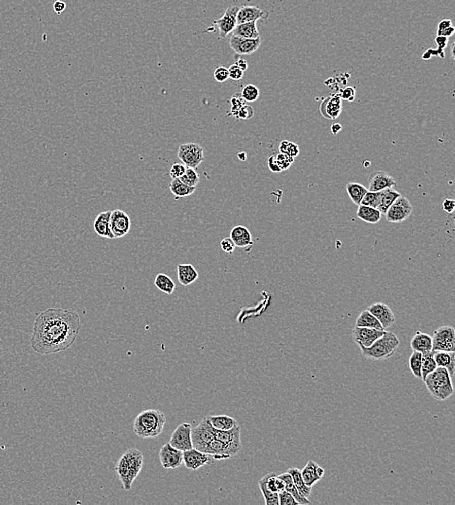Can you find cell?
<instances>
[{"instance_id": "obj_1", "label": "cell", "mask_w": 455, "mask_h": 505, "mask_svg": "<svg viewBox=\"0 0 455 505\" xmlns=\"http://www.w3.org/2000/svg\"><path fill=\"white\" fill-rule=\"evenodd\" d=\"M81 329L79 315L70 309L49 308L35 319L31 347L39 355H50L71 347Z\"/></svg>"}, {"instance_id": "obj_2", "label": "cell", "mask_w": 455, "mask_h": 505, "mask_svg": "<svg viewBox=\"0 0 455 505\" xmlns=\"http://www.w3.org/2000/svg\"><path fill=\"white\" fill-rule=\"evenodd\" d=\"M144 458L142 452L130 448L123 453L116 465V472L125 491H130L135 479L143 467Z\"/></svg>"}, {"instance_id": "obj_3", "label": "cell", "mask_w": 455, "mask_h": 505, "mask_svg": "<svg viewBox=\"0 0 455 505\" xmlns=\"http://www.w3.org/2000/svg\"><path fill=\"white\" fill-rule=\"evenodd\" d=\"M166 424V416L160 410L148 409L140 412L135 418L134 433L138 437L148 439L159 436Z\"/></svg>"}, {"instance_id": "obj_4", "label": "cell", "mask_w": 455, "mask_h": 505, "mask_svg": "<svg viewBox=\"0 0 455 505\" xmlns=\"http://www.w3.org/2000/svg\"><path fill=\"white\" fill-rule=\"evenodd\" d=\"M423 382L431 396L437 400L444 401L450 398L454 393L451 376L444 367L438 366L426 376Z\"/></svg>"}, {"instance_id": "obj_5", "label": "cell", "mask_w": 455, "mask_h": 505, "mask_svg": "<svg viewBox=\"0 0 455 505\" xmlns=\"http://www.w3.org/2000/svg\"><path fill=\"white\" fill-rule=\"evenodd\" d=\"M400 340L393 332L386 331L384 334L377 339L371 346L364 347L358 345L361 350L362 355L366 359L373 360H383L388 359L395 354L399 347Z\"/></svg>"}, {"instance_id": "obj_6", "label": "cell", "mask_w": 455, "mask_h": 505, "mask_svg": "<svg viewBox=\"0 0 455 505\" xmlns=\"http://www.w3.org/2000/svg\"><path fill=\"white\" fill-rule=\"evenodd\" d=\"M214 433H215V438H217L219 441L222 442L229 458L239 454V452L242 449L240 425L226 431L215 429Z\"/></svg>"}, {"instance_id": "obj_7", "label": "cell", "mask_w": 455, "mask_h": 505, "mask_svg": "<svg viewBox=\"0 0 455 505\" xmlns=\"http://www.w3.org/2000/svg\"><path fill=\"white\" fill-rule=\"evenodd\" d=\"M179 159L186 167L197 169L204 161V149L198 143H186L179 147Z\"/></svg>"}, {"instance_id": "obj_8", "label": "cell", "mask_w": 455, "mask_h": 505, "mask_svg": "<svg viewBox=\"0 0 455 505\" xmlns=\"http://www.w3.org/2000/svg\"><path fill=\"white\" fill-rule=\"evenodd\" d=\"M455 351V330L452 326H443L434 331L432 336V352Z\"/></svg>"}, {"instance_id": "obj_9", "label": "cell", "mask_w": 455, "mask_h": 505, "mask_svg": "<svg viewBox=\"0 0 455 505\" xmlns=\"http://www.w3.org/2000/svg\"><path fill=\"white\" fill-rule=\"evenodd\" d=\"M215 429L210 426L206 418H203L197 427L191 428L192 447L205 453L208 444L215 438Z\"/></svg>"}, {"instance_id": "obj_10", "label": "cell", "mask_w": 455, "mask_h": 505, "mask_svg": "<svg viewBox=\"0 0 455 505\" xmlns=\"http://www.w3.org/2000/svg\"><path fill=\"white\" fill-rule=\"evenodd\" d=\"M412 210L413 208L409 199L406 198L405 196L400 195L399 197L391 204V206L389 207L384 215L389 223L398 224L406 221L411 216Z\"/></svg>"}, {"instance_id": "obj_11", "label": "cell", "mask_w": 455, "mask_h": 505, "mask_svg": "<svg viewBox=\"0 0 455 505\" xmlns=\"http://www.w3.org/2000/svg\"><path fill=\"white\" fill-rule=\"evenodd\" d=\"M131 228V220L128 214L123 210L116 209L111 211L110 229L114 238H122L127 235Z\"/></svg>"}, {"instance_id": "obj_12", "label": "cell", "mask_w": 455, "mask_h": 505, "mask_svg": "<svg viewBox=\"0 0 455 505\" xmlns=\"http://www.w3.org/2000/svg\"><path fill=\"white\" fill-rule=\"evenodd\" d=\"M214 460L210 454L194 448L183 452V463L189 470H197L203 466L211 464Z\"/></svg>"}, {"instance_id": "obj_13", "label": "cell", "mask_w": 455, "mask_h": 505, "mask_svg": "<svg viewBox=\"0 0 455 505\" xmlns=\"http://www.w3.org/2000/svg\"><path fill=\"white\" fill-rule=\"evenodd\" d=\"M191 425L188 423H183L179 425L172 433L169 443L176 449L180 451H187L191 449L192 441H191Z\"/></svg>"}, {"instance_id": "obj_14", "label": "cell", "mask_w": 455, "mask_h": 505, "mask_svg": "<svg viewBox=\"0 0 455 505\" xmlns=\"http://www.w3.org/2000/svg\"><path fill=\"white\" fill-rule=\"evenodd\" d=\"M261 44L260 37L258 38H243L232 35L229 40L230 48L239 56H250L254 54Z\"/></svg>"}, {"instance_id": "obj_15", "label": "cell", "mask_w": 455, "mask_h": 505, "mask_svg": "<svg viewBox=\"0 0 455 505\" xmlns=\"http://www.w3.org/2000/svg\"><path fill=\"white\" fill-rule=\"evenodd\" d=\"M159 460L163 468L176 469L183 463V451L174 448L168 442L159 451Z\"/></svg>"}, {"instance_id": "obj_16", "label": "cell", "mask_w": 455, "mask_h": 505, "mask_svg": "<svg viewBox=\"0 0 455 505\" xmlns=\"http://www.w3.org/2000/svg\"><path fill=\"white\" fill-rule=\"evenodd\" d=\"M240 7L232 5L226 9L221 19L214 22V24L218 26L220 31V38H224L228 34L232 33L234 28L237 25V14Z\"/></svg>"}, {"instance_id": "obj_17", "label": "cell", "mask_w": 455, "mask_h": 505, "mask_svg": "<svg viewBox=\"0 0 455 505\" xmlns=\"http://www.w3.org/2000/svg\"><path fill=\"white\" fill-rule=\"evenodd\" d=\"M386 330H378L370 327H358L356 326L353 330V339L357 345H362L364 347L371 346L377 339L384 334Z\"/></svg>"}, {"instance_id": "obj_18", "label": "cell", "mask_w": 455, "mask_h": 505, "mask_svg": "<svg viewBox=\"0 0 455 505\" xmlns=\"http://www.w3.org/2000/svg\"><path fill=\"white\" fill-rule=\"evenodd\" d=\"M396 186V182L392 176H390L386 171L379 170L375 171L370 175L369 178V191H380L393 188Z\"/></svg>"}, {"instance_id": "obj_19", "label": "cell", "mask_w": 455, "mask_h": 505, "mask_svg": "<svg viewBox=\"0 0 455 505\" xmlns=\"http://www.w3.org/2000/svg\"><path fill=\"white\" fill-rule=\"evenodd\" d=\"M377 319V321L381 324L382 327L386 329L390 327L395 323V316L389 306L383 302H376L370 305L367 309Z\"/></svg>"}, {"instance_id": "obj_20", "label": "cell", "mask_w": 455, "mask_h": 505, "mask_svg": "<svg viewBox=\"0 0 455 505\" xmlns=\"http://www.w3.org/2000/svg\"><path fill=\"white\" fill-rule=\"evenodd\" d=\"M269 17V12L263 10L257 6L244 5L240 7L237 14V24L251 22H257L258 20H265Z\"/></svg>"}, {"instance_id": "obj_21", "label": "cell", "mask_w": 455, "mask_h": 505, "mask_svg": "<svg viewBox=\"0 0 455 505\" xmlns=\"http://www.w3.org/2000/svg\"><path fill=\"white\" fill-rule=\"evenodd\" d=\"M343 104L340 95L335 94L322 101L320 106V111L322 116L327 120H335L342 113Z\"/></svg>"}, {"instance_id": "obj_22", "label": "cell", "mask_w": 455, "mask_h": 505, "mask_svg": "<svg viewBox=\"0 0 455 505\" xmlns=\"http://www.w3.org/2000/svg\"><path fill=\"white\" fill-rule=\"evenodd\" d=\"M301 475L305 484L308 487L312 488L323 477L324 469L316 461L311 460L308 461L304 469L301 472Z\"/></svg>"}, {"instance_id": "obj_23", "label": "cell", "mask_w": 455, "mask_h": 505, "mask_svg": "<svg viewBox=\"0 0 455 505\" xmlns=\"http://www.w3.org/2000/svg\"><path fill=\"white\" fill-rule=\"evenodd\" d=\"M110 216H111V211L101 212L95 218V221L93 223V228L97 235L104 238L115 239L110 229Z\"/></svg>"}, {"instance_id": "obj_24", "label": "cell", "mask_w": 455, "mask_h": 505, "mask_svg": "<svg viewBox=\"0 0 455 505\" xmlns=\"http://www.w3.org/2000/svg\"><path fill=\"white\" fill-rule=\"evenodd\" d=\"M214 429L226 431L239 426L237 420L227 415H209L205 417Z\"/></svg>"}, {"instance_id": "obj_25", "label": "cell", "mask_w": 455, "mask_h": 505, "mask_svg": "<svg viewBox=\"0 0 455 505\" xmlns=\"http://www.w3.org/2000/svg\"><path fill=\"white\" fill-rule=\"evenodd\" d=\"M230 238L236 247L247 248L253 245V238L250 230L244 225H236L231 229Z\"/></svg>"}, {"instance_id": "obj_26", "label": "cell", "mask_w": 455, "mask_h": 505, "mask_svg": "<svg viewBox=\"0 0 455 505\" xmlns=\"http://www.w3.org/2000/svg\"><path fill=\"white\" fill-rule=\"evenodd\" d=\"M433 358L437 366L444 367L445 369H447L450 376L452 377L455 371L454 352L436 351V352H433Z\"/></svg>"}, {"instance_id": "obj_27", "label": "cell", "mask_w": 455, "mask_h": 505, "mask_svg": "<svg viewBox=\"0 0 455 505\" xmlns=\"http://www.w3.org/2000/svg\"><path fill=\"white\" fill-rule=\"evenodd\" d=\"M411 346L413 351L419 352L422 355L432 352V336L417 331L411 339Z\"/></svg>"}, {"instance_id": "obj_28", "label": "cell", "mask_w": 455, "mask_h": 505, "mask_svg": "<svg viewBox=\"0 0 455 505\" xmlns=\"http://www.w3.org/2000/svg\"><path fill=\"white\" fill-rule=\"evenodd\" d=\"M177 275L181 285L189 286L198 279L199 274L191 264H179L177 266Z\"/></svg>"}, {"instance_id": "obj_29", "label": "cell", "mask_w": 455, "mask_h": 505, "mask_svg": "<svg viewBox=\"0 0 455 505\" xmlns=\"http://www.w3.org/2000/svg\"><path fill=\"white\" fill-rule=\"evenodd\" d=\"M278 478H281L283 480V482L285 483V490L287 492H289V494H291L294 499L298 502L299 505H307L311 504V501L309 500V498H306L304 497L302 494H300L298 492V490L296 489L294 483L292 481V478H291V475L289 474V472H285V473H282L277 476Z\"/></svg>"}, {"instance_id": "obj_30", "label": "cell", "mask_w": 455, "mask_h": 505, "mask_svg": "<svg viewBox=\"0 0 455 505\" xmlns=\"http://www.w3.org/2000/svg\"><path fill=\"white\" fill-rule=\"evenodd\" d=\"M357 218L362 220L363 222H366L369 224H377L380 219H381V213L377 210V208H373L370 206L365 205H359L357 212H356Z\"/></svg>"}, {"instance_id": "obj_31", "label": "cell", "mask_w": 455, "mask_h": 505, "mask_svg": "<svg viewBox=\"0 0 455 505\" xmlns=\"http://www.w3.org/2000/svg\"><path fill=\"white\" fill-rule=\"evenodd\" d=\"M400 195H401V193L395 191L393 188H389V189L381 191V195H380V198H379L378 205L377 207V210L381 213V215H384L389 207L391 206V204L395 201Z\"/></svg>"}, {"instance_id": "obj_32", "label": "cell", "mask_w": 455, "mask_h": 505, "mask_svg": "<svg viewBox=\"0 0 455 505\" xmlns=\"http://www.w3.org/2000/svg\"><path fill=\"white\" fill-rule=\"evenodd\" d=\"M232 35L243 37V38H258V37H260V34L257 29L256 22L237 24L232 31Z\"/></svg>"}, {"instance_id": "obj_33", "label": "cell", "mask_w": 455, "mask_h": 505, "mask_svg": "<svg viewBox=\"0 0 455 505\" xmlns=\"http://www.w3.org/2000/svg\"><path fill=\"white\" fill-rule=\"evenodd\" d=\"M356 326L376 328L378 330H386L381 326V324L377 321V318L368 310L362 311L358 316V318L356 319Z\"/></svg>"}, {"instance_id": "obj_34", "label": "cell", "mask_w": 455, "mask_h": 505, "mask_svg": "<svg viewBox=\"0 0 455 505\" xmlns=\"http://www.w3.org/2000/svg\"><path fill=\"white\" fill-rule=\"evenodd\" d=\"M196 190V187H189L180 179H173L170 183V191L176 198L187 197Z\"/></svg>"}, {"instance_id": "obj_35", "label": "cell", "mask_w": 455, "mask_h": 505, "mask_svg": "<svg viewBox=\"0 0 455 505\" xmlns=\"http://www.w3.org/2000/svg\"><path fill=\"white\" fill-rule=\"evenodd\" d=\"M288 472L291 475L292 481L294 483V485H295V487L298 490L300 494H302L304 497L309 498L311 494V488L308 487L305 484L299 469L298 468H289Z\"/></svg>"}, {"instance_id": "obj_36", "label": "cell", "mask_w": 455, "mask_h": 505, "mask_svg": "<svg viewBox=\"0 0 455 505\" xmlns=\"http://www.w3.org/2000/svg\"><path fill=\"white\" fill-rule=\"evenodd\" d=\"M155 286L156 288L168 295L173 294L176 288L175 282L172 280L171 277H169L167 274L164 273H159L156 275L155 279Z\"/></svg>"}, {"instance_id": "obj_37", "label": "cell", "mask_w": 455, "mask_h": 505, "mask_svg": "<svg viewBox=\"0 0 455 505\" xmlns=\"http://www.w3.org/2000/svg\"><path fill=\"white\" fill-rule=\"evenodd\" d=\"M345 189H346L349 198L356 205L360 204L362 198L364 197V195L368 191V189L365 188L363 185H361L359 183H354V182L346 184Z\"/></svg>"}, {"instance_id": "obj_38", "label": "cell", "mask_w": 455, "mask_h": 505, "mask_svg": "<svg viewBox=\"0 0 455 505\" xmlns=\"http://www.w3.org/2000/svg\"><path fill=\"white\" fill-rule=\"evenodd\" d=\"M437 364L433 358V352H429L422 355V380L423 381L428 374L433 372L437 368Z\"/></svg>"}, {"instance_id": "obj_39", "label": "cell", "mask_w": 455, "mask_h": 505, "mask_svg": "<svg viewBox=\"0 0 455 505\" xmlns=\"http://www.w3.org/2000/svg\"><path fill=\"white\" fill-rule=\"evenodd\" d=\"M422 354L413 351L409 359V366L414 377L422 379Z\"/></svg>"}, {"instance_id": "obj_40", "label": "cell", "mask_w": 455, "mask_h": 505, "mask_svg": "<svg viewBox=\"0 0 455 505\" xmlns=\"http://www.w3.org/2000/svg\"><path fill=\"white\" fill-rule=\"evenodd\" d=\"M179 179L189 187H196L200 182L199 174L196 169L191 167H187L185 173Z\"/></svg>"}, {"instance_id": "obj_41", "label": "cell", "mask_w": 455, "mask_h": 505, "mask_svg": "<svg viewBox=\"0 0 455 505\" xmlns=\"http://www.w3.org/2000/svg\"><path fill=\"white\" fill-rule=\"evenodd\" d=\"M260 91L258 90V88L253 84L244 86V89L241 92V97L244 99V102H255L258 99Z\"/></svg>"}, {"instance_id": "obj_42", "label": "cell", "mask_w": 455, "mask_h": 505, "mask_svg": "<svg viewBox=\"0 0 455 505\" xmlns=\"http://www.w3.org/2000/svg\"><path fill=\"white\" fill-rule=\"evenodd\" d=\"M279 152L287 154L291 157H296L299 155V146L289 140H283L279 145Z\"/></svg>"}, {"instance_id": "obj_43", "label": "cell", "mask_w": 455, "mask_h": 505, "mask_svg": "<svg viewBox=\"0 0 455 505\" xmlns=\"http://www.w3.org/2000/svg\"><path fill=\"white\" fill-rule=\"evenodd\" d=\"M380 195H381V191H368L366 194L364 195V197L362 198V200H361L359 205H365V206H370V207H373V208H377V205H378V201H379V198H380Z\"/></svg>"}, {"instance_id": "obj_44", "label": "cell", "mask_w": 455, "mask_h": 505, "mask_svg": "<svg viewBox=\"0 0 455 505\" xmlns=\"http://www.w3.org/2000/svg\"><path fill=\"white\" fill-rule=\"evenodd\" d=\"M276 158H277V163H278L279 167L282 169V171L289 169L292 165L293 161H294L293 157H290V156L287 155V154H284V153H279L277 157H276Z\"/></svg>"}, {"instance_id": "obj_45", "label": "cell", "mask_w": 455, "mask_h": 505, "mask_svg": "<svg viewBox=\"0 0 455 505\" xmlns=\"http://www.w3.org/2000/svg\"><path fill=\"white\" fill-rule=\"evenodd\" d=\"M230 104H231V111L228 115H233L234 117L236 118L237 113L246 103H244V99L241 97V94L240 95L235 94L230 99Z\"/></svg>"}, {"instance_id": "obj_46", "label": "cell", "mask_w": 455, "mask_h": 505, "mask_svg": "<svg viewBox=\"0 0 455 505\" xmlns=\"http://www.w3.org/2000/svg\"><path fill=\"white\" fill-rule=\"evenodd\" d=\"M278 505H299L294 497L286 490L278 493Z\"/></svg>"}, {"instance_id": "obj_47", "label": "cell", "mask_w": 455, "mask_h": 505, "mask_svg": "<svg viewBox=\"0 0 455 505\" xmlns=\"http://www.w3.org/2000/svg\"><path fill=\"white\" fill-rule=\"evenodd\" d=\"M214 78L219 83H223L227 81V79H229L228 69L224 66L216 68L214 71Z\"/></svg>"}, {"instance_id": "obj_48", "label": "cell", "mask_w": 455, "mask_h": 505, "mask_svg": "<svg viewBox=\"0 0 455 505\" xmlns=\"http://www.w3.org/2000/svg\"><path fill=\"white\" fill-rule=\"evenodd\" d=\"M187 167L183 163H175L170 169V176L172 179H179L186 171Z\"/></svg>"}, {"instance_id": "obj_49", "label": "cell", "mask_w": 455, "mask_h": 505, "mask_svg": "<svg viewBox=\"0 0 455 505\" xmlns=\"http://www.w3.org/2000/svg\"><path fill=\"white\" fill-rule=\"evenodd\" d=\"M254 116V109L249 106V105H243L241 109L237 113L236 118L237 119H242V120H249Z\"/></svg>"}, {"instance_id": "obj_50", "label": "cell", "mask_w": 455, "mask_h": 505, "mask_svg": "<svg viewBox=\"0 0 455 505\" xmlns=\"http://www.w3.org/2000/svg\"><path fill=\"white\" fill-rule=\"evenodd\" d=\"M221 247H222L223 252H225L227 254H231L235 251L236 245L230 237H225L221 241Z\"/></svg>"}, {"instance_id": "obj_51", "label": "cell", "mask_w": 455, "mask_h": 505, "mask_svg": "<svg viewBox=\"0 0 455 505\" xmlns=\"http://www.w3.org/2000/svg\"><path fill=\"white\" fill-rule=\"evenodd\" d=\"M227 69H228L229 78L232 79V80L238 81V80H241L244 77V71L241 68H238L236 64H232L230 68H227Z\"/></svg>"}, {"instance_id": "obj_52", "label": "cell", "mask_w": 455, "mask_h": 505, "mask_svg": "<svg viewBox=\"0 0 455 505\" xmlns=\"http://www.w3.org/2000/svg\"><path fill=\"white\" fill-rule=\"evenodd\" d=\"M340 97L344 100L353 101L356 98V90L352 87H346L345 89L342 90Z\"/></svg>"}, {"instance_id": "obj_53", "label": "cell", "mask_w": 455, "mask_h": 505, "mask_svg": "<svg viewBox=\"0 0 455 505\" xmlns=\"http://www.w3.org/2000/svg\"><path fill=\"white\" fill-rule=\"evenodd\" d=\"M268 167H269V169L272 172H277H277L282 171V169H281L278 163H277L276 156H271V157L268 158Z\"/></svg>"}, {"instance_id": "obj_54", "label": "cell", "mask_w": 455, "mask_h": 505, "mask_svg": "<svg viewBox=\"0 0 455 505\" xmlns=\"http://www.w3.org/2000/svg\"><path fill=\"white\" fill-rule=\"evenodd\" d=\"M452 26V22L450 20H443L438 23V28H437V34L441 35L442 32L445 30L446 28Z\"/></svg>"}, {"instance_id": "obj_55", "label": "cell", "mask_w": 455, "mask_h": 505, "mask_svg": "<svg viewBox=\"0 0 455 505\" xmlns=\"http://www.w3.org/2000/svg\"><path fill=\"white\" fill-rule=\"evenodd\" d=\"M443 207H444V210L445 212H447V213H453L455 209L454 200L450 199V198L445 199L444 203H443Z\"/></svg>"}, {"instance_id": "obj_56", "label": "cell", "mask_w": 455, "mask_h": 505, "mask_svg": "<svg viewBox=\"0 0 455 505\" xmlns=\"http://www.w3.org/2000/svg\"><path fill=\"white\" fill-rule=\"evenodd\" d=\"M65 9H66V3L64 1L56 0L54 3V10L56 14H61Z\"/></svg>"}, {"instance_id": "obj_57", "label": "cell", "mask_w": 455, "mask_h": 505, "mask_svg": "<svg viewBox=\"0 0 455 505\" xmlns=\"http://www.w3.org/2000/svg\"><path fill=\"white\" fill-rule=\"evenodd\" d=\"M435 41H436V43L439 46V49L444 50L445 46L447 45V43H448V38L444 37V36H442V35H437Z\"/></svg>"}, {"instance_id": "obj_58", "label": "cell", "mask_w": 455, "mask_h": 505, "mask_svg": "<svg viewBox=\"0 0 455 505\" xmlns=\"http://www.w3.org/2000/svg\"><path fill=\"white\" fill-rule=\"evenodd\" d=\"M235 64H236L238 68H241L244 72L246 70H247V69H248V63H247V61H246L244 59H242V58H239V59L235 62Z\"/></svg>"}, {"instance_id": "obj_59", "label": "cell", "mask_w": 455, "mask_h": 505, "mask_svg": "<svg viewBox=\"0 0 455 505\" xmlns=\"http://www.w3.org/2000/svg\"><path fill=\"white\" fill-rule=\"evenodd\" d=\"M454 33H455L454 27H453V26H450V27H448V28H446L445 30H444V31L442 32V34H441V35H442V36H444V37H447V38H449V37H451V36H452V35H453V34Z\"/></svg>"}, {"instance_id": "obj_60", "label": "cell", "mask_w": 455, "mask_h": 505, "mask_svg": "<svg viewBox=\"0 0 455 505\" xmlns=\"http://www.w3.org/2000/svg\"><path fill=\"white\" fill-rule=\"evenodd\" d=\"M342 125L340 124H334L331 125V131L334 135H337L342 130Z\"/></svg>"}, {"instance_id": "obj_61", "label": "cell", "mask_w": 455, "mask_h": 505, "mask_svg": "<svg viewBox=\"0 0 455 505\" xmlns=\"http://www.w3.org/2000/svg\"><path fill=\"white\" fill-rule=\"evenodd\" d=\"M238 157H239V159H240V160H243V161H244V160L247 159V154H246L244 152H241V153H239V154H238Z\"/></svg>"}, {"instance_id": "obj_62", "label": "cell", "mask_w": 455, "mask_h": 505, "mask_svg": "<svg viewBox=\"0 0 455 505\" xmlns=\"http://www.w3.org/2000/svg\"><path fill=\"white\" fill-rule=\"evenodd\" d=\"M430 57H431V56L429 55V53H428V52L424 53V54H423V56H422V58H423V59H429Z\"/></svg>"}, {"instance_id": "obj_63", "label": "cell", "mask_w": 455, "mask_h": 505, "mask_svg": "<svg viewBox=\"0 0 455 505\" xmlns=\"http://www.w3.org/2000/svg\"><path fill=\"white\" fill-rule=\"evenodd\" d=\"M454 47L455 44H452V47H451V55H452V57H454Z\"/></svg>"}]
</instances>
